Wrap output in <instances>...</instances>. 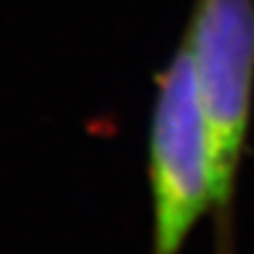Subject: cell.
Returning a JSON list of instances; mask_svg holds the SVG:
<instances>
[{"mask_svg": "<svg viewBox=\"0 0 254 254\" xmlns=\"http://www.w3.org/2000/svg\"><path fill=\"white\" fill-rule=\"evenodd\" d=\"M184 38L205 123L212 254H238V182L254 111V0H193Z\"/></svg>", "mask_w": 254, "mask_h": 254, "instance_id": "1", "label": "cell"}, {"mask_svg": "<svg viewBox=\"0 0 254 254\" xmlns=\"http://www.w3.org/2000/svg\"><path fill=\"white\" fill-rule=\"evenodd\" d=\"M146 170L151 190V254H182L212 207L205 123L186 38L153 75Z\"/></svg>", "mask_w": 254, "mask_h": 254, "instance_id": "2", "label": "cell"}]
</instances>
